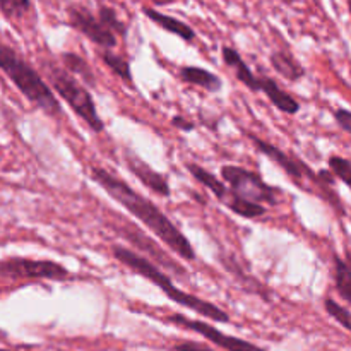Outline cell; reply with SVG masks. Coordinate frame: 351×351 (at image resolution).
Here are the masks:
<instances>
[{"mask_svg": "<svg viewBox=\"0 0 351 351\" xmlns=\"http://www.w3.org/2000/svg\"><path fill=\"white\" fill-rule=\"evenodd\" d=\"M91 178L105 189L106 194L112 195L117 202H120L130 215L136 216L141 223H144L149 228V232H153L168 249L173 250L177 256H180L185 261L195 259V252L187 237L170 221V218L158 206L147 201L144 195L134 191L129 184L120 180L117 175L110 173L105 168L93 167Z\"/></svg>", "mask_w": 351, "mask_h": 351, "instance_id": "cell-1", "label": "cell"}, {"mask_svg": "<svg viewBox=\"0 0 351 351\" xmlns=\"http://www.w3.org/2000/svg\"><path fill=\"white\" fill-rule=\"evenodd\" d=\"M113 256H115V259H119L120 263L125 264L127 267L136 271L139 276L153 281V283L156 285V287H160V290L165 291L175 304L182 305V307L185 308H191V311L197 312V314L204 315V317L211 319V321L215 322H223V324L230 322V315L226 314L223 308L211 304V302L202 300V298L195 297V295L187 293V291L178 290V288L171 283L170 276H168L167 273H163L161 269H158V267L154 266L153 263H149L146 257L139 256V254H136L134 250L125 249V247L122 245L113 247Z\"/></svg>", "mask_w": 351, "mask_h": 351, "instance_id": "cell-2", "label": "cell"}, {"mask_svg": "<svg viewBox=\"0 0 351 351\" xmlns=\"http://www.w3.org/2000/svg\"><path fill=\"white\" fill-rule=\"evenodd\" d=\"M0 67H2L3 74L9 75L14 86L38 108H41L51 117L62 115V106L58 99L55 98L50 86L43 81V77L38 74L33 65L27 64L24 58H21L16 53L14 48H10L5 43L0 48Z\"/></svg>", "mask_w": 351, "mask_h": 351, "instance_id": "cell-3", "label": "cell"}, {"mask_svg": "<svg viewBox=\"0 0 351 351\" xmlns=\"http://www.w3.org/2000/svg\"><path fill=\"white\" fill-rule=\"evenodd\" d=\"M47 74L51 86L55 88V91L69 103V106L74 110L75 115L81 117L93 132H103L105 130V123H103L101 117L98 115V110H96L93 96L89 95L88 89L74 75L69 74L64 69L55 67V65H48Z\"/></svg>", "mask_w": 351, "mask_h": 351, "instance_id": "cell-4", "label": "cell"}, {"mask_svg": "<svg viewBox=\"0 0 351 351\" xmlns=\"http://www.w3.org/2000/svg\"><path fill=\"white\" fill-rule=\"evenodd\" d=\"M221 177L232 187V191L239 197H242L243 201L254 202V204L273 206L278 204V201H280V189L271 187L256 171H250L242 167L226 165V167L221 168Z\"/></svg>", "mask_w": 351, "mask_h": 351, "instance_id": "cell-5", "label": "cell"}, {"mask_svg": "<svg viewBox=\"0 0 351 351\" xmlns=\"http://www.w3.org/2000/svg\"><path fill=\"white\" fill-rule=\"evenodd\" d=\"M187 170L191 171V175L199 182V184H202L206 189H209V191L216 195V199L221 201L223 204H225L230 211L235 213V215L247 219H254L266 215V208H264V206L243 201V199L239 197L232 189H226L225 184L219 182V178L215 177V175H213L211 171L206 170V168L199 167V165L195 163H187Z\"/></svg>", "mask_w": 351, "mask_h": 351, "instance_id": "cell-6", "label": "cell"}, {"mask_svg": "<svg viewBox=\"0 0 351 351\" xmlns=\"http://www.w3.org/2000/svg\"><path fill=\"white\" fill-rule=\"evenodd\" d=\"M67 17L71 27H74L77 33L84 34L89 41H93L98 47L105 48V50H112L117 47V34L110 31L99 21V17L95 16L86 5L75 2L69 3Z\"/></svg>", "mask_w": 351, "mask_h": 351, "instance_id": "cell-7", "label": "cell"}, {"mask_svg": "<svg viewBox=\"0 0 351 351\" xmlns=\"http://www.w3.org/2000/svg\"><path fill=\"white\" fill-rule=\"evenodd\" d=\"M3 276L27 278V280L65 281L71 278L67 267L53 261H33L24 257H9L0 266Z\"/></svg>", "mask_w": 351, "mask_h": 351, "instance_id": "cell-8", "label": "cell"}, {"mask_svg": "<svg viewBox=\"0 0 351 351\" xmlns=\"http://www.w3.org/2000/svg\"><path fill=\"white\" fill-rule=\"evenodd\" d=\"M247 136H249V139L252 141L254 146L257 147V151H259V153H263L264 156H267L271 161H274V163H276L278 167L281 168V170L287 171V173L290 175V177L293 178L295 182H298V184L302 185V184H304V180H311V182H314V184L321 185V187L324 189L328 194L338 197V194H336L332 189H329V185H326L324 182L321 180L319 173H314V171H312L311 168L307 167V165L300 163V161H297V160H293V158L288 156V154L285 153V151H281L278 146L267 143V141L259 139V137L254 136V134L249 132Z\"/></svg>", "mask_w": 351, "mask_h": 351, "instance_id": "cell-9", "label": "cell"}, {"mask_svg": "<svg viewBox=\"0 0 351 351\" xmlns=\"http://www.w3.org/2000/svg\"><path fill=\"white\" fill-rule=\"evenodd\" d=\"M168 321L180 326V328L189 329V331L197 332V335H201L202 338L215 343L216 346H219V348L226 351H266L261 348V346L254 345V343L235 338V336H228L225 335V332L219 331V329L213 328L211 324H206V322L202 321H194V319H189L182 314H171L170 317H168Z\"/></svg>", "mask_w": 351, "mask_h": 351, "instance_id": "cell-10", "label": "cell"}, {"mask_svg": "<svg viewBox=\"0 0 351 351\" xmlns=\"http://www.w3.org/2000/svg\"><path fill=\"white\" fill-rule=\"evenodd\" d=\"M127 167H129V170L132 171V173L136 175V177L139 178V180L143 182L147 189L154 191L158 195L168 197V195L171 194L170 185H168V180L165 178V175L154 171L153 168L147 167V165L144 163L143 160H139L137 156L127 153Z\"/></svg>", "mask_w": 351, "mask_h": 351, "instance_id": "cell-11", "label": "cell"}, {"mask_svg": "<svg viewBox=\"0 0 351 351\" xmlns=\"http://www.w3.org/2000/svg\"><path fill=\"white\" fill-rule=\"evenodd\" d=\"M259 86L261 91L267 96V99H269L280 112L288 113V115L298 113L300 103H298L293 96L288 95L285 89H281L280 84H278L273 77H269V75L266 74H259Z\"/></svg>", "mask_w": 351, "mask_h": 351, "instance_id": "cell-12", "label": "cell"}, {"mask_svg": "<svg viewBox=\"0 0 351 351\" xmlns=\"http://www.w3.org/2000/svg\"><path fill=\"white\" fill-rule=\"evenodd\" d=\"M221 55H223V60H225V64L228 65L233 72H235L237 79H239L243 86H247L250 91H256V93L261 91L259 75H256L252 71H250V67L245 64V60L242 58V55H240L235 48L223 47Z\"/></svg>", "mask_w": 351, "mask_h": 351, "instance_id": "cell-13", "label": "cell"}, {"mask_svg": "<svg viewBox=\"0 0 351 351\" xmlns=\"http://www.w3.org/2000/svg\"><path fill=\"white\" fill-rule=\"evenodd\" d=\"M143 12L147 19L153 21L154 24H158L161 29L168 31V33L171 34H177L182 40L192 41L195 38V31L192 29V26H189L184 21L177 19V17L168 16V14L160 12V10L156 9H151V7H143Z\"/></svg>", "mask_w": 351, "mask_h": 351, "instance_id": "cell-14", "label": "cell"}, {"mask_svg": "<svg viewBox=\"0 0 351 351\" xmlns=\"http://www.w3.org/2000/svg\"><path fill=\"white\" fill-rule=\"evenodd\" d=\"M178 75L182 81L189 82V84L199 86V88L206 89L209 93H218L221 89V79L213 72L206 71L202 67H194V65H185L178 71Z\"/></svg>", "mask_w": 351, "mask_h": 351, "instance_id": "cell-15", "label": "cell"}, {"mask_svg": "<svg viewBox=\"0 0 351 351\" xmlns=\"http://www.w3.org/2000/svg\"><path fill=\"white\" fill-rule=\"evenodd\" d=\"M269 60H271V65H273L274 71H276L278 74L283 75V77H287L288 81L295 82L305 75L304 67L298 64V60L290 53V51H287V50L273 51L269 57Z\"/></svg>", "mask_w": 351, "mask_h": 351, "instance_id": "cell-16", "label": "cell"}, {"mask_svg": "<svg viewBox=\"0 0 351 351\" xmlns=\"http://www.w3.org/2000/svg\"><path fill=\"white\" fill-rule=\"evenodd\" d=\"M335 281L336 290L341 295L343 300L351 305V264L350 261H343L341 257L336 256L335 259Z\"/></svg>", "mask_w": 351, "mask_h": 351, "instance_id": "cell-17", "label": "cell"}, {"mask_svg": "<svg viewBox=\"0 0 351 351\" xmlns=\"http://www.w3.org/2000/svg\"><path fill=\"white\" fill-rule=\"evenodd\" d=\"M62 62H64L65 69H67L69 72L82 77V81H86L88 84L95 86V74H93L91 67H89L88 62H86L81 55L72 53V51H64V53H62Z\"/></svg>", "mask_w": 351, "mask_h": 351, "instance_id": "cell-18", "label": "cell"}, {"mask_svg": "<svg viewBox=\"0 0 351 351\" xmlns=\"http://www.w3.org/2000/svg\"><path fill=\"white\" fill-rule=\"evenodd\" d=\"M101 58H103V62L106 64V67L112 69L113 74L119 75L122 81L132 82V71H130V64L127 58L120 57V55L113 53V51H110V50H103Z\"/></svg>", "mask_w": 351, "mask_h": 351, "instance_id": "cell-19", "label": "cell"}, {"mask_svg": "<svg viewBox=\"0 0 351 351\" xmlns=\"http://www.w3.org/2000/svg\"><path fill=\"white\" fill-rule=\"evenodd\" d=\"M0 10L3 17L10 21L23 19L27 16V12L33 10V2L31 0H0Z\"/></svg>", "mask_w": 351, "mask_h": 351, "instance_id": "cell-20", "label": "cell"}, {"mask_svg": "<svg viewBox=\"0 0 351 351\" xmlns=\"http://www.w3.org/2000/svg\"><path fill=\"white\" fill-rule=\"evenodd\" d=\"M98 17H99V21H101V23L105 24V26L108 27L110 31H113V33L119 34V36H125V34H127L125 23H122V21H120L119 14L115 12V9H113V7L99 5Z\"/></svg>", "mask_w": 351, "mask_h": 351, "instance_id": "cell-21", "label": "cell"}, {"mask_svg": "<svg viewBox=\"0 0 351 351\" xmlns=\"http://www.w3.org/2000/svg\"><path fill=\"white\" fill-rule=\"evenodd\" d=\"M324 308L332 319H335L338 324H341L346 331L351 332V312L348 308H345L343 305H339L338 302L332 300L331 297H328L324 300Z\"/></svg>", "mask_w": 351, "mask_h": 351, "instance_id": "cell-22", "label": "cell"}, {"mask_svg": "<svg viewBox=\"0 0 351 351\" xmlns=\"http://www.w3.org/2000/svg\"><path fill=\"white\" fill-rule=\"evenodd\" d=\"M329 168L338 177L343 184H346L351 189V161L343 156H331L329 158Z\"/></svg>", "mask_w": 351, "mask_h": 351, "instance_id": "cell-23", "label": "cell"}, {"mask_svg": "<svg viewBox=\"0 0 351 351\" xmlns=\"http://www.w3.org/2000/svg\"><path fill=\"white\" fill-rule=\"evenodd\" d=\"M335 120L345 132L351 134V112L345 108L335 110Z\"/></svg>", "mask_w": 351, "mask_h": 351, "instance_id": "cell-24", "label": "cell"}, {"mask_svg": "<svg viewBox=\"0 0 351 351\" xmlns=\"http://www.w3.org/2000/svg\"><path fill=\"white\" fill-rule=\"evenodd\" d=\"M173 350L175 351H215L213 348H209V346L201 345V343H195V341L180 343V345L173 346Z\"/></svg>", "mask_w": 351, "mask_h": 351, "instance_id": "cell-25", "label": "cell"}, {"mask_svg": "<svg viewBox=\"0 0 351 351\" xmlns=\"http://www.w3.org/2000/svg\"><path fill=\"white\" fill-rule=\"evenodd\" d=\"M171 125L177 127V129H180V130H184V132L194 130V127H195L194 123L189 122V120H185L184 117H180V115H177V117H173V119H171Z\"/></svg>", "mask_w": 351, "mask_h": 351, "instance_id": "cell-26", "label": "cell"}, {"mask_svg": "<svg viewBox=\"0 0 351 351\" xmlns=\"http://www.w3.org/2000/svg\"><path fill=\"white\" fill-rule=\"evenodd\" d=\"M149 2L156 3V5H167V3H171V2H175V0H149Z\"/></svg>", "mask_w": 351, "mask_h": 351, "instance_id": "cell-27", "label": "cell"}, {"mask_svg": "<svg viewBox=\"0 0 351 351\" xmlns=\"http://www.w3.org/2000/svg\"><path fill=\"white\" fill-rule=\"evenodd\" d=\"M285 3H287V5H293V3H297L298 0H283Z\"/></svg>", "mask_w": 351, "mask_h": 351, "instance_id": "cell-28", "label": "cell"}, {"mask_svg": "<svg viewBox=\"0 0 351 351\" xmlns=\"http://www.w3.org/2000/svg\"><path fill=\"white\" fill-rule=\"evenodd\" d=\"M348 9H350V14H351V0H348Z\"/></svg>", "mask_w": 351, "mask_h": 351, "instance_id": "cell-29", "label": "cell"}, {"mask_svg": "<svg viewBox=\"0 0 351 351\" xmlns=\"http://www.w3.org/2000/svg\"><path fill=\"white\" fill-rule=\"evenodd\" d=\"M2 351H10V350H7V348H3V350H2Z\"/></svg>", "mask_w": 351, "mask_h": 351, "instance_id": "cell-30", "label": "cell"}, {"mask_svg": "<svg viewBox=\"0 0 351 351\" xmlns=\"http://www.w3.org/2000/svg\"><path fill=\"white\" fill-rule=\"evenodd\" d=\"M350 264H351V257H350Z\"/></svg>", "mask_w": 351, "mask_h": 351, "instance_id": "cell-31", "label": "cell"}]
</instances>
